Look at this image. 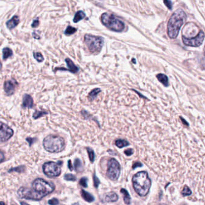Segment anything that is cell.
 <instances>
[{"mask_svg":"<svg viewBox=\"0 0 205 205\" xmlns=\"http://www.w3.org/2000/svg\"><path fill=\"white\" fill-rule=\"evenodd\" d=\"M186 17V13L181 9L177 10L171 15L167 25V33L170 39L176 38Z\"/></svg>","mask_w":205,"mask_h":205,"instance_id":"6da1fadb","label":"cell"},{"mask_svg":"<svg viewBox=\"0 0 205 205\" xmlns=\"http://www.w3.org/2000/svg\"><path fill=\"white\" fill-rule=\"evenodd\" d=\"M133 186L137 193L140 196H146L151 186V181L146 171H140L132 178Z\"/></svg>","mask_w":205,"mask_h":205,"instance_id":"7a4b0ae2","label":"cell"},{"mask_svg":"<svg viewBox=\"0 0 205 205\" xmlns=\"http://www.w3.org/2000/svg\"><path fill=\"white\" fill-rule=\"evenodd\" d=\"M44 148L51 153H58L63 151L65 147L63 138L55 135H49L43 142Z\"/></svg>","mask_w":205,"mask_h":205,"instance_id":"3957f363","label":"cell"},{"mask_svg":"<svg viewBox=\"0 0 205 205\" xmlns=\"http://www.w3.org/2000/svg\"><path fill=\"white\" fill-rule=\"evenodd\" d=\"M101 21L108 29L116 32H121L125 29V24L114 15L108 13L101 16Z\"/></svg>","mask_w":205,"mask_h":205,"instance_id":"277c9868","label":"cell"},{"mask_svg":"<svg viewBox=\"0 0 205 205\" xmlns=\"http://www.w3.org/2000/svg\"><path fill=\"white\" fill-rule=\"evenodd\" d=\"M32 189L36 193L44 197L54 191L55 186L54 184L48 182L43 179L38 178L33 181Z\"/></svg>","mask_w":205,"mask_h":205,"instance_id":"5b68a950","label":"cell"},{"mask_svg":"<svg viewBox=\"0 0 205 205\" xmlns=\"http://www.w3.org/2000/svg\"><path fill=\"white\" fill-rule=\"evenodd\" d=\"M84 42L91 52L98 53L103 47L104 39L99 36L85 35Z\"/></svg>","mask_w":205,"mask_h":205,"instance_id":"8992f818","label":"cell"},{"mask_svg":"<svg viewBox=\"0 0 205 205\" xmlns=\"http://www.w3.org/2000/svg\"><path fill=\"white\" fill-rule=\"evenodd\" d=\"M62 162H47L43 165V171L45 175L50 177L59 176L61 174V164Z\"/></svg>","mask_w":205,"mask_h":205,"instance_id":"52a82bcc","label":"cell"},{"mask_svg":"<svg viewBox=\"0 0 205 205\" xmlns=\"http://www.w3.org/2000/svg\"><path fill=\"white\" fill-rule=\"evenodd\" d=\"M120 169L119 163L116 159L111 158L108 162L106 175L111 181H116L118 179L120 175Z\"/></svg>","mask_w":205,"mask_h":205,"instance_id":"ba28073f","label":"cell"},{"mask_svg":"<svg viewBox=\"0 0 205 205\" xmlns=\"http://www.w3.org/2000/svg\"><path fill=\"white\" fill-rule=\"evenodd\" d=\"M19 197L22 198L32 200H40L43 198L41 196L36 193L32 188L27 187H21L18 191Z\"/></svg>","mask_w":205,"mask_h":205,"instance_id":"9c48e42d","label":"cell"},{"mask_svg":"<svg viewBox=\"0 0 205 205\" xmlns=\"http://www.w3.org/2000/svg\"><path fill=\"white\" fill-rule=\"evenodd\" d=\"M205 35L203 31H200L197 35L192 38H187L182 35V41L186 46L192 47H198L202 45L204 40Z\"/></svg>","mask_w":205,"mask_h":205,"instance_id":"30bf717a","label":"cell"},{"mask_svg":"<svg viewBox=\"0 0 205 205\" xmlns=\"http://www.w3.org/2000/svg\"><path fill=\"white\" fill-rule=\"evenodd\" d=\"M14 134L13 130L7 124L0 121V142H7Z\"/></svg>","mask_w":205,"mask_h":205,"instance_id":"8fae6325","label":"cell"},{"mask_svg":"<svg viewBox=\"0 0 205 205\" xmlns=\"http://www.w3.org/2000/svg\"><path fill=\"white\" fill-rule=\"evenodd\" d=\"M18 85L17 81L14 79H9L6 81L4 83V90L7 96H12L14 94L16 88Z\"/></svg>","mask_w":205,"mask_h":205,"instance_id":"7c38bea8","label":"cell"},{"mask_svg":"<svg viewBox=\"0 0 205 205\" xmlns=\"http://www.w3.org/2000/svg\"><path fill=\"white\" fill-rule=\"evenodd\" d=\"M34 106V101L31 96L29 94H24L22 98V106L24 108H32Z\"/></svg>","mask_w":205,"mask_h":205,"instance_id":"4fadbf2b","label":"cell"},{"mask_svg":"<svg viewBox=\"0 0 205 205\" xmlns=\"http://www.w3.org/2000/svg\"><path fill=\"white\" fill-rule=\"evenodd\" d=\"M20 22L19 17L18 15H14L10 19L7 21L6 23L7 28L10 30L15 28Z\"/></svg>","mask_w":205,"mask_h":205,"instance_id":"5bb4252c","label":"cell"},{"mask_svg":"<svg viewBox=\"0 0 205 205\" xmlns=\"http://www.w3.org/2000/svg\"><path fill=\"white\" fill-rule=\"evenodd\" d=\"M65 62L66 63L67 67V69H66V71H69V72H71V73H76L78 72L79 68H78V66H77L69 58H66L65 59Z\"/></svg>","mask_w":205,"mask_h":205,"instance_id":"9a60e30c","label":"cell"},{"mask_svg":"<svg viewBox=\"0 0 205 205\" xmlns=\"http://www.w3.org/2000/svg\"><path fill=\"white\" fill-rule=\"evenodd\" d=\"M118 198V196L116 192H110L105 194L104 200L106 202H114L117 201Z\"/></svg>","mask_w":205,"mask_h":205,"instance_id":"2e32d148","label":"cell"},{"mask_svg":"<svg viewBox=\"0 0 205 205\" xmlns=\"http://www.w3.org/2000/svg\"><path fill=\"white\" fill-rule=\"evenodd\" d=\"M81 193L82 197L86 202H87L89 203H91V202H93L94 201V197L92 196V194H90L89 192L85 191L84 190H82Z\"/></svg>","mask_w":205,"mask_h":205,"instance_id":"e0dca14e","label":"cell"},{"mask_svg":"<svg viewBox=\"0 0 205 205\" xmlns=\"http://www.w3.org/2000/svg\"><path fill=\"white\" fill-rule=\"evenodd\" d=\"M156 77L158 79V81L159 82H161L165 87H167L169 85V79L165 75L159 73V74L157 75Z\"/></svg>","mask_w":205,"mask_h":205,"instance_id":"ac0fdd59","label":"cell"},{"mask_svg":"<svg viewBox=\"0 0 205 205\" xmlns=\"http://www.w3.org/2000/svg\"><path fill=\"white\" fill-rule=\"evenodd\" d=\"M13 56V51L10 48L6 47L3 50V59L4 60H6L9 57Z\"/></svg>","mask_w":205,"mask_h":205,"instance_id":"d6986e66","label":"cell"},{"mask_svg":"<svg viewBox=\"0 0 205 205\" xmlns=\"http://www.w3.org/2000/svg\"><path fill=\"white\" fill-rule=\"evenodd\" d=\"M120 192L123 194V200L124 202L127 204V205H129L131 203V197L127 192L125 189H121L120 190Z\"/></svg>","mask_w":205,"mask_h":205,"instance_id":"ffe728a7","label":"cell"},{"mask_svg":"<svg viewBox=\"0 0 205 205\" xmlns=\"http://www.w3.org/2000/svg\"><path fill=\"white\" fill-rule=\"evenodd\" d=\"M85 14L84 13V12L79 10L78 11L74 16L73 21L75 23H77L79 21H81L83 19H84L85 18Z\"/></svg>","mask_w":205,"mask_h":205,"instance_id":"44dd1931","label":"cell"},{"mask_svg":"<svg viewBox=\"0 0 205 205\" xmlns=\"http://www.w3.org/2000/svg\"><path fill=\"white\" fill-rule=\"evenodd\" d=\"M100 92V89L99 88H96V89H93L89 94V96H88L89 100V101H93L94 99L96 98L97 95L98 94V93Z\"/></svg>","mask_w":205,"mask_h":205,"instance_id":"7402d4cb","label":"cell"},{"mask_svg":"<svg viewBox=\"0 0 205 205\" xmlns=\"http://www.w3.org/2000/svg\"><path fill=\"white\" fill-rule=\"evenodd\" d=\"M48 114V112H47L46 111H39V110H35V112L33 114V118L34 119H39L40 117H42L43 116Z\"/></svg>","mask_w":205,"mask_h":205,"instance_id":"603a6c76","label":"cell"},{"mask_svg":"<svg viewBox=\"0 0 205 205\" xmlns=\"http://www.w3.org/2000/svg\"><path fill=\"white\" fill-rule=\"evenodd\" d=\"M77 31V29L75 27H73L71 25H69L67 27L66 29L65 30L64 34L66 35H71L75 33Z\"/></svg>","mask_w":205,"mask_h":205,"instance_id":"cb8c5ba5","label":"cell"},{"mask_svg":"<svg viewBox=\"0 0 205 205\" xmlns=\"http://www.w3.org/2000/svg\"><path fill=\"white\" fill-rule=\"evenodd\" d=\"M115 144L116 145V146H117L118 148H122L123 147H126V146H127L129 144V143L125 140H121V139H120V140H117L116 143H115Z\"/></svg>","mask_w":205,"mask_h":205,"instance_id":"d4e9b609","label":"cell"},{"mask_svg":"<svg viewBox=\"0 0 205 205\" xmlns=\"http://www.w3.org/2000/svg\"><path fill=\"white\" fill-rule=\"evenodd\" d=\"M33 57L35 58V60L39 63H42L44 60V57L40 52H34Z\"/></svg>","mask_w":205,"mask_h":205,"instance_id":"484cf974","label":"cell"},{"mask_svg":"<svg viewBox=\"0 0 205 205\" xmlns=\"http://www.w3.org/2000/svg\"><path fill=\"white\" fill-rule=\"evenodd\" d=\"M74 165H75V169L77 171H80L83 170V165L81 161L78 158L75 160Z\"/></svg>","mask_w":205,"mask_h":205,"instance_id":"4316f807","label":"cell"},{"mask_svg":"<svg viewBox=\"0 0 205 205\" xmlns=\"http://www.w3.org/2000/svg\"><path fill=\"white\" fill-rule=\"evenodd\" d=\"M25 166L24 165H21V166H19V167H15V168H13V169L8 170V172L10 173V172L15 171V172H18V173H22V172H24L25 171Z\"/></svg>","mask_w":205,"mask_h":205,"instance_id":"83f0119b","label":"cell"},{"mask_svg":"<svg viewBox=\"0 0 205 205\" xmlns=\"http://www.w3.org/2000/svg\"><path fill=\"white\" fill-rule=\"evenodd\" d=\"M182 194L184 196H190L192 193L191 192V190L188 188V186H184V189L182 191Z\"/></svg>","mask_w":205,"mask_h":205,"instance_id":"f1b7e54d","label":"cell"},{"mask_svg":"<svg viewBox=\"0 0 205 205\" xmlns=\"http://www.w3.org/2000/svg\"><path fill=\"white\" fill-rule=\"evenodd\" d=\"M87 152H88L89 159H90V161L92 163H93L94 160V153L93 150H92V148H87Z\"/></svg>","mask_w":205,"mask_h":205,"instance_id":"f546056e","label":"cell"},{"mask_svg":"<svg viewBox=\"0 0 205 205\" xmlns=\"http://www.w3.org/2000/svg\"><path fill=\"white\" fill-rule=\"evenodd\" d=\"M64 179L66 181H77V177L76 176H75L74 175H72V174H67V175H66L64 177Z\"/></svg>","mask_w":205,"mask_h":205,"instance_id":"4dcf8cb0","label":"cell"},{"mask_svg":"<svg viewBox=\"0 0 205 205\" xmlns=\"http://www.w3.org/2000/svg\"><path fill=\"white\" fill-rule=\"evenodd\" d=\"M87 181L88 179L87 177H83L79 181V184L83 187H87Z\"/></svg>","mask_w":205,"mask_h":205,"instance_id":"1f68e13d","label":"cell"},{"mask_svg":"<svg viewBox=\"0 0 205 205\" xmlns=\"http://www.w3.org/2000/svg\"><path fill=\"white\" fill-rule=\"evenodd\" d=\"M48 204L50 205H58L59 204V201L57 198H52L48 201Z\"/></svg>","mask_w":205,"mask_h":205,"instance_id":"d6a6232c","label":"cell"},{"mask_svg":"<svg viewBox=\"0 0 205 205\" xmlns=\"http://www.w3.org/2000/svg\"><path fill=\"white\" fill-rule=\"evenodd\" d=\"M93 182H94V187L98 188V186H99L100 182H99V179L96 176V175H94L93 176Z\"/></svg>","mask_w":205,"mask_h":205,"instance_id":"836d02e7","label":"cell"},{"mask_svg":"<svg viewBox=\"0 0 205 205\" xmlns=\"http://www.w3.org/2000/svg\"><path fill=\"white\" fill-rule=\"evenodd\" d=\"M39 25V19H35L33 22H32V24H31V27L33 28H37L38 27Z\"/></svg>","mask_w":205,"mask_h":205,"instance_id":"e575fe53","label":"cell"},{"mask_svg":"<svg viewBox=\"0 0 205 205\" xmlns=\"http://www.w3.org/2000/svg\"><path fill=\"white\" fill-rule=\"evenodd\" d=\"M164 3L165 4V6L168 7L170 10H171L172 8V3H171V1H164Z\"/></svg>","mask_w":205,"mask_h":205,"instance_id":"d590c367","label":"cell"},{"mask_svg":"<svg viewBox=\"0 0 205 205\" xmlns=\"http://www.w3.org/2000/svg\"><path fill=\"white\" fill-rule=\"evenodd\" d=\"M125 154L127 156H131L133 154V150L131 148H129L125 150Z\"/></svg>","mask_w":205,"mask_h":205,"instance_id":"8d00e7d4","label":"cell"},{"mask_svg":"<svg viewBox=\"0 0 205 205\" xmlns=\"http://www.w3.org/2000/svg\"><path fill=\"white\" fill-rule=\"evenodd\" d=\"M5 159V156H4V153L0 150V163L3 162Z\"/></svg>","mask_w":205,"mask_h":205,"instance_id":"74e56055","label":"cell"},{"mask_svg":"<svg viewBox=\"0 0 205 205\" xmlns=\"http://www.w3.org/2000/svg\"><path fill=\"white\" fill-rule=\"evenodd\" d=\"M26 140L29 142V145L30 146H31V144L35 141V138H31V137H29V138H27L26 139Z\"/></svg>","mask_w":205,"mask_h":205,"instance_id":"f35d334b","label":"cell"},{"mask_svg":"<svg viewBox=\"0 0 205 205\" xmlns=\"http://www.w3.org/2000/svg\"><path fill=\"white\" fill-rule=\"evenodd\" d=\"M32 35H33V37L35 39H37V40H39V39H40V36L39 35H37V34L36 33V32H35V31L33 32V33H32Z\"/></svg>","mask_w":205,"mask_h":205,"instance_id":"ab89813d","label":"cell"},{"mask_svg":"<svg viewBox=\"0 0 205 205\" xmlns=\"http://www.w3.org/2000/svg\"><path fill=\"white\" fill-rule=\"evenodd\" d=\"M142 164H141L140 163H139V162H137V163H135L133 165V167H132V168L133 169H135V168H137V167H142Z\"/></svg>","mask_w":205,"mask_h":205,"instance_id":"60d3db41","label":"cell"},{"mask_svg":"<svg viewBox=\"0 0 205 205\" xmlns=\"http://www.w3.org/2000/svg\"><path fill=\"white\" fill-rule=\"evenodd\" d=\"M68 167H69V170H71V171H72L73 169V166H72V163H71V160H69V161H68Z\"/></svg>","mask_w":205,"mask_h":205,"instance_id":"b9f144b4","label":"cell"},{"mask_svg":"<svg viewBox=\"0 0 205 205\" xmlns=\"http://www.w3.org/2000/svg\"><path fill=\"white\" fill-rule=\"evenodd\" d=\"M21 205H30L28 204V203H25V202H21Z\"/></svg>","mask_w":205,"mask_h":205,"instance_id":"7bdbcfd3","label":"cell"},{"mask_svg":"<svg viewBox=\"0 0 205 205\" xmlns=\"http://www.w3.org/2000/svg\"><path fill=\"white\" fill-rule=\"evenodd\" d=\"M0 205H6L4 202H0Z\"/></svg>","mask_w":205,"mask_h":205,"instance_id":"ee69618b","label":"cell"},{"mask_svg":"<svg viewBox=\"0 0 205 205\" xmlns=\"http://www.w3.org/2000/svg\"><path fill=\"white\" fill-rule=\"evenodd\" d=\"M79 205V204L78 203H74V204H73V205Z\"/></svg>","mask_w":205,"mask_h":205,"instance_id":"f6af8a7d","label":"cell"},{"mask_svg":"<svg viewBox=\"0 0 205 205\" xmlns=\"http://www.w3.org/2000/svg\"><path fill=\"white\" fill-rule=\"evenodd\" d=\"M133 61H134V63H135V59H133V60H132V62H133Z\"/></svg>","mask_w":205,"mask_h":205,"instance_id":"bcb514c9","label":"cell"},{"mask_svg":"<svg viewBox=\"0 0 205 205\" xmlns=\"http://www.w3.org/2000/svg\"><path fill=\"white\" fill-rule=\"evenodd\" d=\"M1 69V63H0V69Z\"/></svg>","mask_w":205,"mask_h":205,"instance_id":"7dc6e473","label":"cell"}]
</instances>
